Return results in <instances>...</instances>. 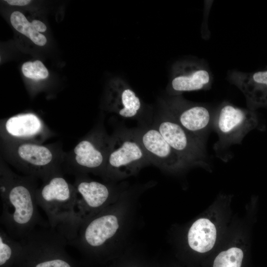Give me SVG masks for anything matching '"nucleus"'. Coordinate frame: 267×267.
<instances>
[{
	"instance_id": "nucleus-23",
	"label": "nucleus",
	"mask_w": 267,
	"mask_h": 267,
	"mask_svg": "<svg viewBox=\"0 0 267 267\" xmlns=\"http://www.w3.org/2000/svg\"><path fill=\"white\" fill-rule=\"evenodd\" d=\"M34 28L38 32H44L46 30V27L42 21L38 20H34L31 22Z\"/></svg>"
},
{
	"instance_id": "nucleus-1",
	"label": "nucleus",
	"mask_w": 267,
	"mask_h": 267,
	"mask_svg": "<svg viewBox=\"0 0 267 267\" xmlns=\"http://www.w3.org/2000/svg\"><path fill=\"white\" fill-rule=\"evenodd\" d=\"M130 205L124 192L116 202L84 222L68 245L80 252L87 264L112 262L123 253L118 244Z\"/></svg>"
},
{
	"instance_id": "nucleus-14",
	"label": "nucleus",
	"mask_w": 267,
	"mask_h": 267,
	"mask_svg": "<svg viewBox=\"0 0 267 267\" xmlns=\"http://www.w3.org/2000/svg\"><path fill=\"white\" fill-rule=\"evenodd\" d=\"M229 79L244 95L248 109L267 107V68L252 73L234 71Z\"/></svg>"
},
{
	"instance_id": "nucleus-3",
	"label": "nucleus",
	"mask_w": 267,
	"mask_h": 267,
	"mask_svg": "<svg viewBox=\"0 0 267 267\" xmlns=\"http://www.w3.org/2000/svg\"><path fill=\"white\" fill-rule=\"evenodd\" d=\"M42 181L36 191L38 205L46 214L50 227L68 242L76 234L75 186L64 177L63 172L53 174Z\"/></svg>"
},
{
	"instance_id": "nucleus-17",
	"label": "nucleus",
	"mask_w": 267,
	"mask_h": 267,
	"mask_svg": "<svg viewBox=\"0 0 267 267\" xmlns=\"http://www.w3.org/2000/svg\"><path fill=\"white\" fill-rule=\"evenodd\" d=\"M116 89L112 95L113 105L112 111L124 118H137L141 109L139 97L131 89L123 88Z\"/></svg>"
},
{
	"instance_id": "nucleus-15",
	"label": "nucleus",
	"mask_w": 267,
	"mask_h": 267,
	"mask_svg": "<svg viewBox=\"0 0 267 267\" xmlns=\"http://www.w3.org/2000/svg\"><path fill=\"white\" fill-rule=\"evenodd\" d=\"M172 79L171 88L176 93L210 88L213 77L208 66L201 62L188 65L182 68Z\"/></svg>"
},
{
	"instance_id": "nucleus-18",
	"label": "nucleus",
	"mask_w": 267,
	"mask_h": 267,
	"mask_svg": "<svg viewBox=\"0 0 267 267\" xmlns=\"http://www.w3.org/2000/svg\"><path fill=\"white\" fill-rule=\"evenodd\" d=\"M22 247L20 241L12 238L0 227V267H15Z\"/></svg>"
},
{
	"instance_id": "nucleus-16",
	"label": "nucleus",
	"mask_w": 267,
	"mask_h": 267,
	"mask_svg": "<svg viewBox=\"0 0 267 267\" xmlns=\"http://www.w3.org/2000/svg\"><path fill=\"white\" fill-rule=\"evenodd\" d=\"M217 231L208 219L201 218L193 222L189 229L187 241L189 247L198 253H205L215 245Z\"/></svg>"
},
{
	"instance_id": "nucleus-24",
	"label": "nucleus",
	"mask_w": 267,
	"mask_h": 267,
	"mask_svg": "<svg viewBox=\"0 0 267 267\" xmlns=\"http://www.w3.org/2000/svg\"><path fill=\"white\" fill-rule=\"evenodd\" d=\"M6 1L12 5L24 6L31 2L29 0H6Z\"/></svg>"
},
{
	"instance_id": "nucleus-20",
	"label": "nucleus",
	"mask_w": 267,
	"mask_h": 267,
	"mask_svg": "<svg viewBox=\"0 0 267 267\" xmlns=\"http://www.w3.org/2000/svg\"><path fill=\"white\" fill-rule=\"evenodd\" d=\"M109 267H162V264L139 254L123 252Z\"/></svg>"
},
{
	"instance_id": "nucleus-13",
	"label": "nucleus",
	"mask_w": 267,
	"mask_h": 267,
	"mask_svg": "<svg viewBox=\"0 0 267 267\" xmlns=\"http://www.w3.org/2000/svg\"><path fill=\"white\" fill-rule=\"evenodd\" d=\"M138 139L151 164L167 171H176L188 166L153 126L135 129Z\"/></svg>"
},
{
	"instance_id": "nucleus-25",
	"label": "nucleus",
	"mask_w": 267,
	"mask_h": 267,
	"mask_svg": "<svg viewBox=\"0 0 267 267\" xmlns=\"http://www.w3.org/2000/svg\"><path fill=\"white\" fill-rule=\"evenodd\" d=\"M162 267H165L164 266H163V265H162Z\"/></svg>"
},
{
	"instance_id": "nucleus-4",
	"label": "nucleus",
	"mask_w": 267,
	"mask_h": 267,
	"mask_svg": "<svg viewBox=\"0 0 267 267\" xmlns=\"http://www.w3.org/2000/svg\"><path fill=\"white\" fill-rule=\"evenodd\" d=\"M0 148L2 159L24 175L42 180L63 172L66 153L60 144L1 140Z\"/></svg>"
},
{
	"instance_id": "nucleus-6",
	"label": "nucleus",
	"mask_w": 267,
	"mask_h": 267,
	"mask_svg": "<svg viewBox=\"0 0 267 267\" xmlns=\"http://www.w3.org/2000/svg\"><path fill=\"white\" fill-rule=\"evenodd\" d=\"M152 164L135 129H120L111 135V144L102 178L114 182L136 175Z\"/></svg>"
},
{
	"instance_id": "nucleus-8",
	"label": "nucleus",
	"mask_w": 267,
	"mask_h": 267,
	"mask_svg": "<svg viewBox=\"0 0 267 267\" xmlns=\"http://www.w3.org/2000/svg\"><path fill=\"white\" fill-rule=\"evenodd\" d=\"M75 176L73 185L77 193L75 207L77 234L84 222L116 202L124 192H121L113 182L94 180L87 175Z\"/></svg>"
},
{
	"instance_id": "nucleus-19",
	"label": "nucleus",
	"mask_w": 267,
	"mask_h": 267,
	"mask_svg": "<svg viewBox=\"0 0 267 267\" xmlns=\"http://www.w3.org/2000/svg\"><path fill=\"white\" fill-rule=\"evenodd\" d=\"M10 19L11 25L17 31L29 38L36 44L40 46L45 44L47 41L45 37L38 32L21 12L14 11Z\"/></svg>"
},
{
	"instance_id": "nucleus-10",
	"label": "nucleus",
	"mask_w": 267,
	"mask_h": 267,
	"mask_svg": "<svg viewBox=\"0 0 267 267\" xmlns=\"http://www.w3.org/2000/svg\"><path fill=\"white\" fill-rule=\"evenodd\" d=\"M152 126L188 166L206 162L205 141L190 134L167 113L159 117Z\"/></svg>"
},
{
	"instance_id": "nucleus-22",
	"label": "nucleus",
	"mask_w": 267,
	"mask_h": 267,
	"mask_svg": "<svg viewBox=\"0 0 267 267\" xmlns=\"http://www.w3.org/2000/svg\"><path fill=\"white\" fill-rule=\"evenodd\" d=\"M22 71L26 77L35 80L44 79L48 75L47 69L40 60L25 62L22 66Z\"/></svg>"
},
{
	"instance_id": "nucleus-11",
	"label": "nucleus",
	"mask_w": 267,
	"mask_h": 267,
	"mask_svg": "<svg viewBox=\"0 0 267 267\" xmlns=\"http://www.w3.org/2000/svg\"><path fill=\"white\" fill-rule=\"evenodd\" d=\"M53 134L44 121L33 113L17 114L0 122L3 141L43 143Z\"/></svg>"
},
{
	"instance_id": "nucleus-21",
	"label": "nucleus",
	"mask_w": 267,
	"mask_h": 267,
	"mask_svg": "<svg viewBox=\"0 0 267 267\" xmlns=\"http://www.w3.org/2000/svg\"><path fill=\"white\" fill-rule=\"evenodd\" d=\"M243 258L242 250L232 247L219 253L214 261L213 267H241Z\"/></svg>"
},
{
	"instance_id": "nucleus-5",
	"label": "nucleus",
	"mask_w": 267,
	"mask_h": 267,
	"mask_svg": "<svg viewBox=\"0 0 267 267\" xmlns=\"http://www.w3.org/2000/svg\"><path fill=\"white\" fill-rule=\"evenodd\" d=\"M20 241L15 267H79L66 250L67 239L49 225L36 227Z\"/></svg>"
},
{
	"instance_id": "nucleus-12",
	"label": "nucleus",
	"mask_w": 267,
	"mask_h": 267,
	"mask_svg": "<svg viewBox=\"0 0 267 267\" xmlns=\"http://www.w3.org/2000/svg\"><path fill=\"white\" fill-rule=\"evenodd\" d=\"M165 112L190 134L204 141L213 127L214 114L204 105L176 99L167 104Z\"/></svg>"
},
{
	"instance_id": "nucleus-9",
	"label": "nucleus",
	"mask_w": 267,
	"mask_h": 267,
	"mask_svg": "<svg viewBox=\"0 0 267 267\" xmlns=\"http://www.w3.org/2000/svg\"><path fill=\"white\" fill-rule=\"evenodd\" d=\"M259 126L255 111L223 102L214 114L213 127L219 139L215 144L216 153L221 154L230 146L240 144L245 135Z\"/></svg>"
},
{
	"instance_id": "nucleus-7",
	"label": "nucleus",
	"mask_w": 267,
	"mask_h": 267,
	"mask_svg": "<svg viewBox=\"0 0 267 267\" xmlns=\"http://www.w3.org/2000/svg\"><path fill=\"white\" fill-rule=\"evenodd\" d=\"M110 144L111 135L101 126H98L66 153L64 168L75 176L91 173L102 178Z\"/></svg>"
},
{
	"instance_id": "nucleus-2",
	"label": "nucleus",
	"mask_w": 267,
	"mask_h": 267,
	"mask_svg": "<svg viewBox=\"0 0 267 267\" xmlns=\"http://www.w3.org/2000/svg\"><path fill=\"white\" fill-rule=\"evenodd\" d=\"M38 179L14 173L1 160L0 222L5 231L16 240H22L38 226L49 225L43 220L38 211Z\"/></svg>"
}]
</instances>
